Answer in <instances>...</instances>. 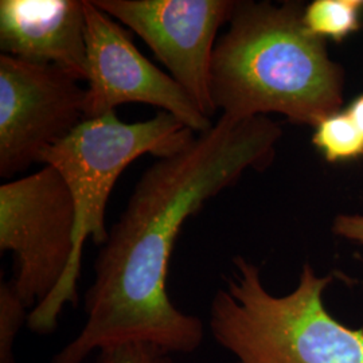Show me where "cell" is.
Here are the masks:
<instances>
[{
    "mask_svg": "<svg viewBox=\"0 0 363 363\" xmlns=\"http://www.w3.org/2000/svg\"><path fill=\"white\" fill-rule=\"evenodd\" d=\"M283 130L268 116H220L183 150L142 175L94 262L85 323L50 363H84L93 352L143 343L193 354L205 325L169 296V259L184 222L249 169H268Z\"/></svg>",
    "mask_w": 363,
    "mask_h": 363,
    "instance_id": "1",
    "label": "cell"
},
{
    "mask_svg": "<svg viewBox=\"0 0 363 363\" xmlns=\"http://www.w3.org/2000/svg\"><path fill=\"white\" fill-rule=\"evenodd\" d=\"M298 1H237L211 60L210 93L222 116L279 113L316 127L343 104L345 74L304 25Z\"/></svg>",
    "mask_w": 363,
    "mask_h": 363,
    "instance_id": "2",
    "label": "cell"
},
{
    "mask_svg": "<svg viewBox=\"0 0 363 363\" xmlns=\"http://www.w3.org/2000/svg\"><path fill=\"white\" fill-rule=\"evenodd\" d=\"M210 303L214 340L238 363H363V328L339 323L323 303L333 277L303 267L291 294L273 296L257 265L238 256Z\"/></svg>",
    "mask_w": 363,
    "mask_h": 363,
    "instance_id": "3",
    "label": "cell"
},
{
    "mask_svg": "<svg viewBox=\"0 0 363 363\" xmlns=\"http://www.w3.org/2000/svg\"><path fill=\"white\" fill-rule=\"evenodd\" d=\"M196 136L167 112L144 121L124 123L116 112L84 120L62 142L46 150L39 163L52 166L64 178L76 208L74 256L62 283L50 298L31 310L27 327L35 334H50L66 304L76 306L82 250L91 238L104 245L109 237L105 211L123 171L145 154L157 159L172 155Z\"/></svg>",
    "mask_w": 363,
    "mask_h": 363,
    "instance_id": "4",
    "label": "cell"
},
{
    "mask_svg": "<svg viewBox=\"0 0 363 363\" xmlns=\"http://www.w3.org/2000/svg\"><path fill=\"white\" fill-rule=\"evenodd\" d=\"M76 242V208L52 166L0 186V250L13 255L11 284L34 310L57 291Z\"/></svg>",
    "mask_w": 363,
    "mask_h": 363,
    "instance_id": "5",
    "label": "cell"
},
{
    "mask_svg": "<svg viewBox=\"0 0 363 363\" xmlns=\"http://www.w3.org/2000/svg\"><path fill=\"white\" fill-rule=\"evenodd\" d=\"M85 89L65 70L0 55V177L39 163L85 120Z\"/></svg>",
    "mask_w": 363,
    "mask_h": 363,
    "instance_id": "6",
    "label": "cell"
},
{
    "mask_svg": "<svg viewBox=\"0 0 363 363\" xmlns=\"http://www.w3.org/2000/svg\"><path fill=\"white\" fill-rule=\"evenodd\" d=\"M85 42L88 77L85 120L116 112L123 104H147L177 117L202 133L213 127L181 85L135 46L130 31L85 0Z\"/></svg>",
    "mask_w": 363,
    "mask_h": 363,
    "instance_id": "7",
    "label": "cell"
},
{
    "mask_svg": "<svg viewBox=\"0 0 363 363\" xmlns=\"http://www.w3.org/2000/svg\"><path fill=\"white\" fill-rule=\"evenodd\" d=\"M104 13L138 34L167 67L199 111L217 112L210 93L213 52L234 0H93Z\"/></svg>",
    "mask_w": 363,
    "mask_h": 363,
    "instance_id": "8",
    "label": "cell"
},
{
    "mask_svg": "<svg viewBox=\"0 0 363 363\" xmlns=\"http://www.w3.org/2000/svg\"><path fill=\"white\" fill-rule=\"evenodd\" d=\"M85 0H1V54L86 81Z\"/></svg>",
    "mask_w": 363,
    "mask_h": 363,
    "instance_id": "9",
    "label": "cell"
},
{
    "mask_svg": "<svg viewBox=\"0 0 363 363\" xmlns=\"http://www.w3.org/2000/svg\"><path fill=\"white\" fill-rule=\"evenodd\" d=\"M363 0H315L304 7L303 21L312 34L340 42L359 28Z\"/></svg>",
    "mask_w": 363,
    "mask_h": 363,
    "instance_id": "10",
    "label": "cell"
},
{
    "mask_svg": "<svg viewBox=\"0 0 363 363\" xmlns=\"http://www.w3.org/2000/svg\"><path fill=\"white\" fill-rule=\"evenodd\" d=\"M312 142L328 162L363 155V135L347 112L339 111L323 118L315 127Z\"/></svg>",
    "mask_w": 363,
    "mask_h": 363,
    "instance_id": "11",
    "label": "cell"
},
{
    "mask_svg": "<svg viewBox=\"0 0 363 363\" xmlns=\"http://www.w3.org/2000/svg\"><path fill=\"white\" fill-rule=\"evenodd\" d=\"M31 310L18 295L11 281L0 284V363H16L15 342Z\"/></svg>",
    "mask_w": 363,
    "mask_h": 363,
    "instance_id": "12",
    "label": "cell"
},
{
    "mask_svg": "<svg viewBox=\"0 0 363 363\" xmlns=\"http://www.w3.org/2000/svg\"><path fill=\"white\" fill-rule=\"evenodd\" d=\"M94 363H177L174 355L151 345L130 343L99 351Z\"/></svg>",
    "mask_w": 363,
    "mask_h": 363,
    "instance_id": "13",
    "label": "cell"
},
{
    "mask_svg": "<svg viewBox=\"0 0 363 363\" xmlns=\"http://www.w3.org/2000/svg\"><path fill=\"white\" fill-rule=\"evenodd\" d=\"M333 232L346 240L363 244V216H337L333 225Z\"/></svg>",
    "mask_w": 363,
    "mask_h": 363,
    "instance_id": "14",
    "label": "cell"
},
{
    "mask_svg": "<svg viewBox=\"0 0 363 363\" xmlns=\"http://www.w3.org/2000/svg\"><path fill=\"white\" fill-rule=\"evenodd\" d=\"M347 113L351 117L352 123L355 124V127L363 135V94L352 101Z\"/></svg>",
    "mask_w": 363,
    "mask_h": 363,
    "instance_id": "15",
    "label": "cell"
}]
</instances>
